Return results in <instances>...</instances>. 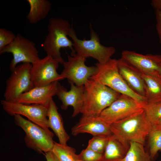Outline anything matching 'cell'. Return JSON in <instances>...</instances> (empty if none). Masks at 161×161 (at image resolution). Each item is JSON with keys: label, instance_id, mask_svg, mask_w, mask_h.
Masks as SVG:
<instances>
[{"label": "cell", "instance_id": "1", "mask_svg": "<svg viewBox=\"0 0 161 161\" xmlns=\"http://www.w3.org/2000/svg\"><path fill=\"white\" fill-rule=\"evenodd\" d=\"M84 87V102L81 112L83 116L98 117L121 94L90 79L86 82Z\"/></svg>", "mask_w": 161, "mask_h": 161}, {"label": "cell", "instance_id": "2", "mask_svg": "<svg viewBox=\"0 0 161 161\" xmlns=\"http://www.w3.org/2000/svg\"><path fill=\"white\" fill-rule=\"evenodd\" d=\"M72 28L69 21L62 18L52 17L49 21L48 32L42 47L47 55L59 60L62 64L65 61L61 55L60 51L61 48H69L72 56L76 54L72 41L68 38Z\"/></svg>", "mask_w": 161, "mask_h": 161}, {"label": "cell", "instance_id": "3", "mask_svg": "<svg viewBox=\"0 0 161 161\" xmlns=\"http://www.w3.org/2000/svg\"><path fill=\"white\" fill-rule=\"evenodd\" d=\"M113 134L128 142L143 145L152 127L148 120L144 110L110 125Z\"/></svg>", "mask_w": 161, "mask_h": 161}, {"label": "cell", "instance_id": "4", "mask_svg": "<svg viewBox=\"0 0 161 161\" xmlns=\"http://www.w3.org/2000/svg\"><path fill=\"white\" fill-rule=\"evenodd\" d=\"M95 66L96 73L89 78L105 85L121 94L127 95L139 102L147 103L145 98L133 91L128 86L120 74L117 60L110 59L106 63L97 62Z\"/></svg>", "mask_w": 161, "mask_h": 161}, {"label": "cell", "instance_id": "5", "mask_svg": "<svg viewBox=\"0 0 161 161\" xmlns=\"http://www.w3.org/2000/svg\"><path fill=\"white\" fill-rule=\"evenodd\" d=\"M90 39L81 40L79 39L72 27L69 36L72 40L73 47L76 54L86 58L92 57L98 62L104 64L111 58L116 52L112 46L106 47L101 44L99 36L93 29L91 24L89 25Z\"/></svg>", "mask_w": 161, "mask_h": 161}, {"label": "cell", "instance_id": "6", "mask_svg": "<svg viewBox=\"0 0 161 161\" xmlns=\"http://www.w3.org/2000/svg\"><path fill=\"white\" fill-rule=\"evenodd\" d=\"M14 122L24 131V140L26 145L39 152L45 153L52 151L55 142L53 137L44 129L23 118L21 115L14 116Z\"/></svg>", "mask_w": 161, "mask_h": 161}, {"label": "cell", "instance_id": "7", "mask_svg": "<svg viewBox=\"0 0 161 161\" xmlns=\"http://www.w3.org/2000/svg\"><path fill=\"white\" fill-rule=\"evenodd\" d=\"M147 103L138 101L127 95L121 94L98 117L110 126L115 122L141 112Z\"/></svg>", "mask_w": 161, "mask_h": 161}, {"label": "cell", "instance_id": "8", "mask_svg": "<svg viewBox=\"0 0 161 161\" xmlns=\"http://www.w3.org/2000/svg\"><path fill=\"white\" fill-rule=\"evenodd\" d=\"M5 53H11L13 55L9 65L11 72L19 63L32 64L40 59L35 43L19 33L10 44L0 51V54Z\"/></svg>", "mask_w": 161, "mask_h": 161}, {"label": "cell", "instance_id": "9", "mask_svg": "<svg viewBox=\"0 0 161 161\" xmlns=\"http://www.w3.org/2000/svg\"><path fill=\"white\" fill-rule=\"evenodd\" d=\"M4 110L8 114L24 116L33 123L40 126L53 137L49 129L48 120V108L37 104H27L4 100L1 101Z\"/></svg>", "mask_w": 161, "mask_h": 161}, {"label": "cell", "instance_id": "10", "mask_svg": "<svg viewBox=\"0 0 161 161\" xmlns=\"http://www.w3.org/2000/svg\"><path fill=\"white\" fill-rule=\"evenodd\" d=\"M32 64L25 63L17 65L7 80L4 94L5 100L15 102L22 94L33 88L30 70Z\"/></svg>", "mask_w": 161, "mask_h": 161}, {"label": "cell", "instance_id": "11", "mask_svg": "<svg viewBox=\"0 0 161 161\" xmlns=\"http://www.w3.org/2000/svg\"><path fill=\"white\" fill-rule=\"evenodd\" d=\"M59 64V60L47 55L32 64L30 74L33 88L46 86L64 79L57 72Z\"/></svg>", "mask_w": 161, "mask_h": 161}, {"label": "cell", "instance_id": "12", "mask_svg": "<svg viewBox=\"0 0 161 161\" xmlns=\"http://www.w3.org/2000/svg\"><path fill=\"white\" fill-rule=\"evenodd\" d=\"M67 61L63 64L64 69L61 74L64 79L77 86H84L88 80L96 72V66H87L86 58L76 54L67 55Z\"/></svg>", "mask_w": 161, "mask_h": 161}, {"label": "cell", "instance_id": "13", "mask_svg": "<svg viewBox=\"0 0 161 161\" xmlns=\"http://www.w3.org/2000/svg\"><path fill=\"white\" fill-rule=\"evenodd\" d=\"M121 58L142 74L159 76L161 71V55L124 50Z\"/></svg>", "mask_w": 161, "mask_h": 161}, {"label": "cell", "instance_id": "14", "mask_svg": "<svg viewBox=\"0 0 161 161\" xmlns=\"http://www.w3.org/2000/svg\"><path fill=\"white\" fill-rule=\"evenodd\" d=\"M70 89H67L59 82L58 83L56 95L62 102L61 108L66 110L69 106L73 108L72 117H74L81 112L84 102V86H77L73 83L69 82Z\"/></svg>", "mask_w": 161, "mask_h": 161}, {"label": "cell", "instance_id": "15", "mask_svg": "<svg viewBox=\"0 0 161 161\" xmlns=\"http://www.w3.org/2000/svg\"><path fill=\"white\" fill-rule=\"evenodd\" d=\"M58 82H55L46 86L34 87L22 94L15 102L39 105L48 108L53 97L56 95Z\"/></svg>", "mask_w": 161, "mask_h": 161}, {"label": "cell", "instance_id": "16", "mask_svg": "<svg viewBox=\"0 0 161 161\" xmlns=\"http://www.w3.org/2000/svg\"><path fill=\"white\" fill-rule=\"evenodd\" d=\"M72 134L76 136L80 134L87 133L93 136L109 137L113 134L110 126L98 117L82 116L79 121L71 129Z\"/></svg>", "mask_w": 161, "mask_h": 161}, {"label": "cell", "instance_id": "17", "mask_svg": "<svg viewBox=\"0 0 161 161\" xmlns=\"http://www.w3.org/2000/svg\"><path fill=\"white\" fill-rule=\"evenodd\" d=\"M117 65L119 72L128 86L134 92L145 98L142 73L121 58L117 60Z\"/></svg>", "mask_w": 161, "mask_h": 161}, {"label": "cell", "instance_id": "18", "mask_svg": "<svg viewBox=\"0 0 161 161\" xmlns=\"http://www.w3.org/2000/svg\"><path fill=\"white\" fill-rule=\"evenodd\" d=\"M130 146V142L113 134L109 137L102 161H121L125 157Z\"/></svg>", "mask_w": 161, "mask_h": 161}, {"label": "cell", "instance_id": "19", "mask_svg": "<svg viewBox=\"0 0 161 161\" xmlns=\"http://www.w3.org/2000/svg\"><path fill=\"white\" fill-rule=\"evenodd\" d=\"M58 110V108L52 99L48 108L49 126L58 137L59 143L66 145L70 137L65 130L62 117Z\"/></svg>", "mask_w": 161, "mask_h": 161}, {"label": "cell", "instance_id": "20", "mask_svg": "<svg viewBox=\"0 0 161 161\" xmlns=\"http://www.w3.org/2000/svg\"><path fill=\"white\" fill-rule=\"evenodd\" d=\"M30 6L29 11L26 16L29 22L35 24L45 19L51 7V2L48 0H27Z\"/></svg>", "mask_w": 161, "mask_h": 161}, {"label": "cell", "instance_id": "21", "mask_svg": "<svg viewBox=\"0 0 161 161\" xmlns=\"http://www.w3.org/2000/svg\"><path fill=\"white\" fill-rule=\"evenodd\" d=\"M145 84V97L147 103L161 101V78L159 76L142 74Z\"/></svg>", "mask_w": 161, "mask_h": 161}, {"label": "cell", "instance_id": "22", "mask_svg": "<svg viewBox=\"0 0 161 161\" xmlns=\"http://www.w3.org/2000/svg\"><path fill=\"white\" fill-rule=\"evenodd\" d=\"M130 146L124 158L121 161H152L146 152L144 145L134 142H130Z\"/></svg>", "mask_w": 161, "mask_h": 161}, {"label": "cell", "instance_id": "23", "mask_svg": "<svg viewBox=\"0 0 161 161\" xmlns=\"http://www.w3.org/2000/svg\"><path fill=\"white\" fill-rule=\"evenodd\" d=\"M52 152L59 161H76L79 160L74 148L66 145H63L55 142Z\"/></svg>", "mask_w": 161, "mask_h": 161}, {"label": "cell", "instance_id": "24", "mask_svg": "<svg viewBox=\"0 0 161 161\" xmlns=\"http://www.w3.org/2000/svg\"><path fill=\"white\" fill-rule=\"evenodd\" d=\"M148 153L152 161L155 160L161 151V130L152 129L148 136Z\"/></svg>", "mask_w": 161, "mask_h": 161}, {"label": "cell", "instance_id": "25", "mask_svg": "<svg viewBox=\"0 0 161 161\" xmlns=\"http://www.w3.org/2000/svg\"><path fill=\"white\" fill-rule=\"evenodd\" d=\"M144 110L148 120L154 128L161 117V101L147 103Z\"/></svg>", "mask_w": 161, "mask_h": 161}, {"label": "cell", "instance_id": "26", "mask_svg": "<svg viewBox=\"0 0 161 161\" xmlns=\"http://www.w3.org/2000/svg\"><path fill=\"white\" fill-rule=\"evenodd\" d=\"M109 137L93 136L88 142L87 148L96 152L103 154L108 141Z\"/></svg>", "mask_w": 161, "mask_h": 161}, {"label": "cell", "instance_id": "27", "mask_svg": "<svg viewBox=\"0 0 161 161\" xmlns=\"http://www.w3.org/2000/svg\"><path fill=\"white\" fill-rule=\"evenodd\" d=\"M103 154L86 147L78 155L79 160L82 161H102Z\"/></svg>", "mask_w": 161, "mask_h": 161}, {"label": "cell", "instance_id": "28", "mask_svg": "<svg viewBox=\"0 0 161 161\" xmlns=\"http://www.w3.org/2000/svg\"><path fill=\"white\" fill-rule=\"evenodd\" d=\"M16 35L13 32L5 28H0V51L10 44L15 39Z\"/></svg>", "mask_w": 161, "mask_h": 161}, {"label": "cell", "instance_id": "29", "mask_svg": "<svg viewBox=\"0 0 161 161\" xmlns=\"http://www.w3.org/2000/svg\"><path fill=\"white\" fill-rule=\"evenodd\" d=\"M156 19V30L161 44V11L155 10Z\"/></svg>", "mask_w": 161, "mask_h": 161}, {"label": "cell", "instance_id": "30", "mask_svg": "<svg viewBox=\"0 0 161 161\" xmlns=\"http://www.w3.org/2000/svg\"><path fill=\"white\" fill-rule=\"evenodd\" d=\"M45 156L47 161H59L52 151L46 153Z\"/></svg>", "mask_w": 161, "mask_h": 161}, {"label": "cell", "instance_id": "31", "mask_svg": "<svg viewBox=\"0 0 161 161\" xmlns=\"http://www.w3.org/2000/svg\"><path fill=\"white\" fill-rule=\"evenodd\" d=\"M151 4L155 10L161 11V0H152Z\"/></svg>", "mask_w": 161, "mask_h": 161}, {"label": "cell", "instance_id": "32", "mask_svg": "<svg viewBox=\"0 0 161 161\" xmlns=\"http://www.w3.org/2000/svg\"><path fill=\"white\" fill-rule=\"evenodd\" d=\"M152 129L156 130H161V117L155 126Z\"/></svg>", "mask_w": 161, "mask_h": 161}, {"label": "cell", "instance_id": "33", "mask_svg": "<svg viewBox=\"0 0 161 161\" xmlns=\"http://www.w3.org/2000/svg\"><path fill=\"white\" fill-rule=\"evenodd\" d=\"M159 76L161 78V71L159 74Z\"/></svg>", "mask_w": 161, "mask_h": 161}, {"label": "cell", "instance_id": "34", "mask_svg": "<svg viewBox=\"0 0 161 161\" xmlns=\"http://www.w3.org/2000/svg\"><path fill=\"white\" fill-rule=\"evenodd\" d=\"M81 161V160H77V161Z\"/></svg>", "mask_w": 161, "mask_h": 161}, {"label": "cell", "instance_id": "35", "mask_svg": "<svg viewBox=\"0 0 161 161\" xmlns=\"http://www.w3.org/2000/svg\"></svg>", "mask_w": 161, "mask_h": 161}]
</instances>
